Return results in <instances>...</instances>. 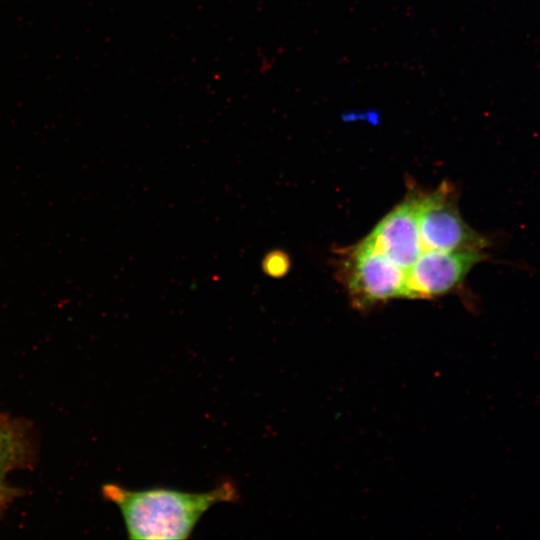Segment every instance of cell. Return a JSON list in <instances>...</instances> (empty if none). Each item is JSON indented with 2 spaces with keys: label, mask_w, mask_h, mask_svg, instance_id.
<instances>
[{
  "label": "cell",
  "mask_w": 540,
  "mask_h": 540,
  "mask_svg": "<svg viewBox=\"0 0 540 540\" xmlns=\"http://www.w3.org/2000/svg\"><path fill=\"white\" fill-rule=\"evenodd\" d=\"M421 194L407 196L363 240L407 271L423 252L419 231Z\"/></svg>",
  "instance_id": "5b68a950"
},
{
  "label": "cell",
  "mask_w": 540,
  "mask_h": 540,
  "mask_svg": "<svg viewBox=\"0 0 540 540\" xmlns=\"http://www.w3.org/2000/svg\"><path fill=\"white\" fill-rule=\"evenodd\" d=\"M419 231L423 251H485L490 246L487 237L464 221L457 206L455 190L446 183L429 194H421Z\"/></svg>",
  "instance_id": "3957f363"
},
{
  "label": "cell",
  "mask_w": 540,
  "mask_h": 540,
  "mask_svg": "<svg viewBox=\"0 0 540 540\" xmlns=\"http://www.w3.org/2000/svg\"><path fill=\"white\" fill-rule=\"evenodd\" d=\"M102 493L120 510L131 540L187 539L212 506L239 499L236 486L228 480L205 492L166 487L132 490L111 483L103 486Z\"/></svg>",
  "instance_id": "6da1fadb"
},
{
  "label": "cell",
  "mask_w": 540,
  "mask_h": 540,
  "mask_svg": "<svg viewBox=\"0 0 540 540\" xmlns=\"http://www.w3.org/2000/svg\"><path fill=\"white\" fill-rule=\"evenodd\" d=\"M339 273L359 308L405 297L406 271L362 240L342 253Z\"/></svg>",
  "instance_id": "7a4b0ae2"
},
{
  "label": "cell",
  "mask_w": 540,
  "mask_h": 540,
  "mask_svg": "<svg viewBox=\"0 0 540 540\" xmlns=\"http://www.w3.org/2000/svg\"><path fill=\"white\" fill-rule=\"evenodd\" d=\"M21 443L14 428L0 421V470L12 465L20 455Z\"/></svg>",
  "instance_id": "8992f818"
},
{
  "label": "cell",
  "mask_w": 540,
  "mask_h": 540,
  "mask_svg": "<svg viewBox=\"0 0 540 540\" xmlns=\"http://www.w3.org/2000/svg\"><path fill=\"white\" fill-rule=\"evenodd\" d=\"M487 257L479 250H424L406 271L405 298H433L451 292Z\"/></svg>",
  "instance_id": "277c9868"
},
{
  "label": "cell",
  "mask_w": 540,
  "mask_h": 540,
  "mask_svg": "<svg viewBox=\"0 0 540 540\" xmlns=\"http://www.w3.org/2000/svg\"><path fill=\"white\" fill-rule=\"evenodd\" d=\"M0 498H1V488H0Z\"/></svg>",
  "instance_id": "ba28073f"
},
{
  "label": "cell",
  "mask_w": 540,
  "mask_h": 540,
  "mask_svg": "<svg viewBox=\"0 0 540 540\" xmlns=\"http://www.w3.org/2000/svg\"><path fill=\"white\" fill-rule=\"evenodd\" d=\"M267 268L270 270L271 274H282L287 268V260L282 259L281 255L272 254L271 258L267 260Z\"/></svg>",
  "instance_id": "52a82bcc"
}]
</instances>
